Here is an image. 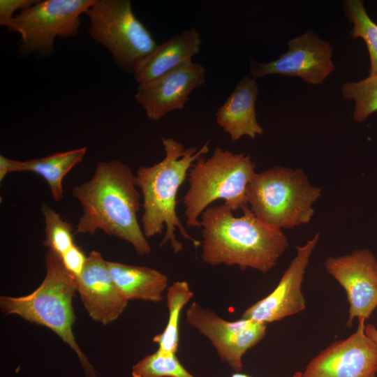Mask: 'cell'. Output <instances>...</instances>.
I'll return each mask as SVG.
<instances>
[{
  "mask_svg": "<svg viewBox=\"0 0 377 377\" xmlns=\"http://www.w3.org/2000/svg\"><path fill=\"white\" fill-rule=\"evenodd\" d=\"M341 91L345 98L355 101V121H363L377 111V73L359 82L345 83Z\"/></svg>",
  "mask_w": 377,
  "mask_h": 377,
  "instance_id": "obj_23",
  "label": "cell"
},
{
  "mask_svg": "<svg viewBox=\"0 0 377 377\" xmlns=\"http://www.w3.org/2000/svg\"><path fill=\"white\" fill-rule=\"evenodd\" d=\"M357 320L355 332L320 351L301 377H376L377 345L365 333V320Z\"/></svg>",
  "mask_w": 377,
  "mask_h": 377,
  "instance_id": "obj_11",
  "label": "cell"
},
{
  "mask_svg": "<svg viewBox=\"0 0 377 377\" xmlns=\"http://www.w3.org/2000/svg\"><path fill=\"white\" fill-rule=\"evenodd\" d=\"M376 274H377V263H376Z\"/></svg>",
  "mask_w": 377,
  "mask_h": 377,
  "instance_id": "obj_29",
  "label": "cell"
},
{
  "mask_svg": "<svg viewBox=\"0 0 377 377\" xmlns=\"http://www.w3.org/2000/svg\"><path fill=\"white\" fill-rule=\"evenodd\" d=\"M320 238L316 233L304 245L296 247V255L283 272L276 288L267 296L248 307L242 318L268 324L304 311L306 300L302 283L310 258Z\"/></svg>",
  "mask_w": 377,
  "mask_h": 377,
  "instance_id": "obj_12",
  "label": "cell"
},
{
  "mask_svg": "<svg viewBox=\"0 0 377 377\" xmlns=\"http://www.w3.org/2000/svg\"><path fill=\"white\" fill-rule=\"evenodd\" d=\"M193 296L189 284L185 281L172 283L166 292L168 319L164 330L156 335L153 341L158 350L165 353L177 354L179 342V317L184 306Z\"/></svg>",
  "mask_w": 377,
  "mask_h": 377,
  "instance_id": "obj_20",
  "label": "cell"
},
{
  "mask_svg": "<svg viewBox=\"0 0 377 377\" xmlns=\"http://www.w3.org/2000/svg\"><path fill=\"white\" fill-rule=\"evenodd\" d=\"M36 0H1L0 1V24L5 26L13 17L17 10H24L36 4Z\"/></svg>",
  "mask_w": 377,
  "mask_h": 377,
  "instance_id": "obj_26",
  "label": "cell"
},
{
  "mask_svg": "<svg viewBox=\"0 0 377 377\" xmlns=\"http://www.w3.org/2000/svg\"><path fill=\"white\" fill-rule=\"evenodd\" d=\"M345 5L348 20L353 23L351 36L353 38L361 37L365 41L371 61L369 75L376 74L377 24L369 17L362 1L348 0Z\"/></svg>",
  "mask_w": 377,
  "mask_h": 377,
  "instance_id": "obj_21",
  "label": "cell"
},
{
  "mask_svg": "<svg viewBox=\"0 0 377 377\" xmlns=\"http://www.w3.org/2000/svg\"><path fill=\"white\" fill-rule=\"evenodd\" d=\"M64 267L75 277L80 276L84 267L87 256L82 249L74 244L59 256Z\"/></svg>",
  "mask_w": 377,
  "mask_h": 377,
  "instance_id": "obj_25",
  "label": "cell"
},
{
  "mask_svg": "<svg viewBox=\"0 0 377 377\" xmlns=\"http://www.w3.org/2000/svg\"><path fill=\"white\" fill-rule=\"evenodd\" d=\"M302 372L301 371H296L293 374V375L291 377H301ZM230 377H251L246 374H242L241 372H235L233 373Z\"/></svg>",
  "mask_w": 377,
  "mask_h": 377,
  "instance_id": "obj_28",
  "label": "cell"
},
{
  "mask_svg": "<svg viewBox=\"0 0 377 377\" xmlns=\"http://www.w3.org/2000/svg\"><path fill=\"white\" fill-rule=\"evenodd\" d=\"M86 13L91 36L128 72L134 73L158 45L134 15L129 0H95Z\"/></svg>",
  "mask_w": 377,
  "mask_h": 377,
  "instance_id": "obj_7",
  "label": "cell"
},
{
  "mask_svg": "<svg viewBox=\"0 0 377 377\" xmlns=\"http://www.w3.org/2000/svg\"><path fill=\"white\" fill-rule=\"evenodd\" d=\"M133 377H195L180 363L176 354L157 350L132 368Z\"/></svg>",
  "mask_w": 377,
  "mask_h": 377,
  "instance_id": "obj_22",
  "label": "cell"
},
{
  "mask_svg": "<svg viewBox=\"0 0 377 377\" xmlns=\"http://www.w3.org/2000/svg\"><path fill=\"white\" fill-rule=\"evenodd\" d=\"M95 0H45L22 10L6 25L21 35L22 48L43 54L52 52L54 38L75 36L80 16Z\"/></svg>",
  "mask_w": 377,
  "mask_h": 377,
  "instance_id": "obj_8",
  "label": "cell"
},
{
  "mask_svg": "<svg viewBox=\"0 0 377 377\" xmlns=\"http://www.w3.org/2000/svg\"><path fill=\"white\" fill-rule=\"evenodd\" d=\"M366 334L377 345V327L374 324L365 325Z\"/></svg>",
  "mask_w": 377,
  "mask_h": 377,
  "instance_id": "obj_27",
  "label": "cell"
},
{
  "mask_svg": "<svg viewBox=\"0 0 377 377\" xmlns=\"http://www.w3.org/2000/svg\"><path fill=\"white\" fill-rule=\"evenodd\" d=\"M255 168L250 155L219 147L209 158L197 160L188 171L189 188L182 198L186 226L200 228L199 217L219 200L232 212L248 205L246 190L256 173Z\"/></svg>",
  "mask_w": 377,
  "mask_h": 377,
  "instance_id": "obj_5",
  "label": "cell"
},
{
  "mask_svg": "<svg viewBox=\"0 0 377 377\" xmlns=\"http://www.w3.org/2000/svg\"><path fill=\"white\" fill-rule=\"evenodd\" d=\"M136 187L135 175L126 164L98 162L92 177L72 189L83 209L75 233L93 235L101 230L127 242L138 255L149 254L151 249L137 218L142 205Z\"/></svg>",
  "mask_w": 377,
  "mask_h": 377,
  "instance_id": "obj_1",
  "label": "cell"
},
{
  "mask_svg": "<svg viewBox=\"0 0 377 377\" xmlns=\"http://www.w3.org/2000/svg\"><path fill=\"white\" fill-rule=\"evenodd\" d=\"M41 210L44 216L45 239L43 246L61 256L75 243L73 237V226L63 220L59 213L47 204Z\"/></svg>",
  "mask_w": 377,
  "mask_h": 377,
  "instance_id": "obj_24",
  "label": "cell"
},
{
  "mask_svg": "<svg viewBox=\"0 0 377 377\" xmlns=\"http://www.w3.org/2000/svg\"><path fill=\"white\" fill-rule=\"evenodd\" d=\"M376 263L375 256L367 249L330 256L324 262L327 273L346 293L349 309L346 325L349 328L355 318L366 320L377 308Z\"/></svg>",
  "mask_w": 377,
  "mask_h": 377,
  "instance_id": "obj_10",
  "label": "cell"
},
{
  "mask_svg": "<svg viewBox=\"0 0 377 377\" xmlns=\"http://www.w3.org/2000/svg\"><path fill=\"white\" fill-rule=\"evenodd\" d=\"M289 50L276 60L268 63L253 61L251 76L253 79L272 74L297 76L313 84H321L334 71L331 59L332 48L312 31L288 42Z\"/></svg>",
  "mask_w": 377,
  "mask_h": 377,
  "instance_id": "obj_13",
  "label": "cell"
},
{
  "mask_svg": "<svg viewBox=\"0 0 377 377\" xmlns=\"http://www.w3.org/2000/svg\"><path fill=\"white\" fill-rule=\"evenodd\" d=\"M77 292L89 317L103 325L116 320L128 301L114 283L101 253L91 251L80 276L76 277Z\"/></svg>",
  "mask_w": 377,
  "mask_h": 377,
  "instance_id": "obj_15",
  "label": "cell"
},
{
  "mask_svg": "<svg viewBox=\"0 0 377 377\" xmlns=\"http://www.w3.org/2000/svg\"><path fill=\"white\" fill-rule=\"evenodd\" d=\"M86 152L87 147H82L25 161L9 159L1 155L0 182L10 172H34L47 182L53 199L60 201L64 195L62 182L64 177L82 161Z\"/></svg>",
  "mask_w": 377,
  "mask_h": 377,
  "instance_id": "obj_18",
  "label": "cell"
},
{
  "mask_svg": "<svg viewBox=\"0 0 377 377\" xmlns=\"http://www.w3.org/2000/svg\"><path fill=\"white\" fill-rule=\"evenodd\" d=\"M112 278L122 295L128 300L160 302L168 289V276L149 267L108 261Z\"/></svg>",
  "mask_w": 377,
  "mask_h": 377,
  "instance_id": "obj_19",
  "label": "cell"
},
{
  "mask_svg": "<svg viewBox=\"0 0 377 377\" xmlns=\"http://www.w3.org/2000/svg\"><path fill=\"white\" fill-rule=\"evenodd\" d=\"M258 94L256 80L246 75L217 110L216 121L229 135L232 142L244 135L254 139L263 133L255 109Z\"/></svg>",
  "mask_w": 377,
  "mask_h": 377,
  "instance_id": "obj_16",
  "label": "cell"
},
{
  "mask_svg": "<svg viewBox=\"0 0 377 377\" xmlns=\"http://www.w3.org/2000/svg\"><path fill=\"white\" fill-rule=\"evenodd\" d=\"M201 36L195 28L185 30L158 45L133 73L138 84H145L185 64L200 51Z\"/></svg>",
  "mask_w": 377,
  "mask_h": 377,
  "instance_id": "obj_17",
  "label": "cell"
},
{
  "mask_svg": "<svg viewBox=\"0 0 377 377\" xmlns=\"http://www.w3.org/2000/svg\"><path fill=\"white\" fill-rule=\"evenodd\" d=\"M322 189L311 184L301 169L275 166L256 172L246 190L253 214L266 224L282 230L309 223Z\"/></svg>",
  "mask_w": 377,
  "mask_h": 377,
  "instance_id": "obj_6",
  "label": "cell"
},
{
  "mask_svg": "<svg viewBox=\"0 0 377 377\" xmlns=\"http://www.w3.org/2000/svg\"><path fill=\"white\" fill-rule=\"evenodd\" d=\"M187 323L207 338L221 360L241 372L244 355L266 335L267 325L251 319L226 320L213 310L193 302L186 311Z\"/></svg>",
  "mask_w": 377,
  "mask_h": 377,
  "instance_id": "obj_9",
  "label": "cell"
},
{
  "mask_svg": "<svg viewBox=\"0 0 377 377\" xmlns=\"http://www.w3.org/2000/svg\"><path fill=\"white\" fill-rule=\"evenodd\" d=\"M205 80V68L191 62L138 84L135 99L148 118L158 121L173 110H182L192 91L204 84Z\"/></svg>",
  "mask_w": 377,
  "mask_h": 377,
  "instance_id": "obj_14",
  "label": "cell"
},
{
  "mask_svg": "<svg viewBox=\"0 0 377 377\" xmlns=\"http://www.w3.org/2000/svg\"><path fill=\"white\" fill-rule=\"evenodd\" d=\"M45 267L43 282L31 294L20 297L1 296V310L6 314L19 316L52 330L75 352L87 376L97 377L73 332L75 319L73 299L77 292L76 277L66 269L60 256L50 250L45 255Z\"/></svg>",
  "mask_w": 377,
  "mask_h": 377,
  "instance_id": "obj_4",
  "label": "cell"
},
{
  "mask_svg": "<svg viewBox=\"0 0 377 377\" xmlns=\"http://www.w3.org/2000/svg\"><path fill=\"white\" fill-rule=\"evenodd\" d=\"M235 216L226 205L208 207L200 216L201 258L209 265H237L266 274L288 246L282 230L259 219L249 205Z\"/></svg>",
  "mask_w": 377,
  "mask_h": 377,
  "instance_id": "obj_2",
  "label": "cell"
},
{
  "mask_svg": "<svg viewBox=\"0 0 377 377\" xmlns=\"http://www.w3.org/2000/svg\"><path fill=\"white\" fill-rule=\"evenodd\" d=\"M165 157L151 166H140L135 174V184L142 195V230L146 237L165 234L159 246L170 242L175 253L182 251V244L177 239L178 229L181 235L195 248L201 241L193 238L186 230L176 212L177 195L193 164L209 151V140L198 150L185 148L179 141L172 138L161 139Z\"/></svg>",
  "mask_w": 377,
  "mask_h": 377,
  "instance_id": "obj_3",
  "label": "cell"
}]
</instances>
